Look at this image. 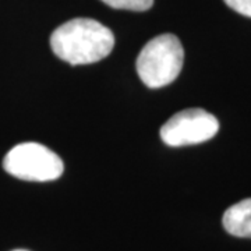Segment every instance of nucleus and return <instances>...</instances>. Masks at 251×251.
Instances as JSON below:
<instances>
[{"instance_id":"f257e3e1","label":"nucleus","mask_w":251,"mask_h":251,"mask_svg":"<svg viewBox=\"0 0 251 251\" xmlns=\"http://www.w3.org/2000/svg\"><path fill=\"white\" fill-rule=\"evenodd\" d=\"M53 53L72 66L105 59L115 46L113 32L92 18H74L62 24L50 36Z\"/></svg>"},{"instance_id":"f03ea898","label":"nucleus","mask_w":251,"mask_h":251,"mask_svg":"<svg viewBox=\"0 0 251 251\" xmlns=\"http://www.w3.org/2000/svg\"><path fill=\"white\" fill-rule=\"evenodd\" d=\"M184 62V49L173 34L155 36L140 52L135 67L150 88H161L177 78Z\"/></svg>"},{"instance_id":"7ed1b4c3","label":"nucleus","mask_w":251,"mask_h":251,"mask_svg":"<svg viewBox=\"0 0 251 251\" xmlns=\"http://www.w3.org/2000/svg\"><path fill=\"white\" fill-rule=\"evenodd\" d=\"M9 175L28 181H52L63 175L64 165L60 156L38 143L18 144L3 159Z\"/></svg>"},{"instance_id":"20e7f679","label":"nucleus","mask_w":251,"mask_h":251,"mask_svg":"<svg viewBox=\"0 0 251 251\" xmlns=\"http://www.w3.org/2000/svg\"><path fill=\"white\" fill-rule=\"evenodd\" d=\"M219 131V122L204 109H186L162 126L161 138L169 147L205 143Z\"/></svg>"},{"instance_id":"39448f33","label":"nucleus","mask_w":251,"mask_h":251,"mask_svg":"<svg viewBox=\"0 0 251 251\" xmlns=\"http://www.w3.org/2000/svg\"><path fill=\"white\" fill-rule=\"evenodd\" d=\"M222 224L229 234L251 239V198L229 206L225 211Z\"/></svg>"},{"instance_id":"423d86ee","label":"nucleus","mask_w":251,"mask_h":251,"mask_svg":"<svg viewBox=\"0 0 251 251\" xmlns=\"http://www.w3.org/2000/svg\"><path fill=\"white\" fill-rule=\"evenodd\" d=\"M105 4L117 10L147 11L152 7L153 0H102Z\"/></svg>"},{"instance_id":"0eeeda50","label":"nucleus","mask_w":251,"mask_h":251,"mask_svg":"<svg viewBox=\"0 0 251 251\" xmlns=\"http://www.w3.org/2000/svg\"><path fill=\"white\" fill-rule=\"evenodd\" d=\"M224 1L239 14L251 18V0H224Z\"/></svg>"},{"instance_id":"6e6552de","label":"nucleus","mask_w":251,"mask_h":251,"mask_svg":"<svg viewBox=\"0 0 251 251\" xmlns=\"http://www.w3.org/2000/svg\"><path fill=\"white\" fill-rule=\"evenodd\" d=\"M14 251H27V250H14Z\"/></svg>"}]
</instances>
